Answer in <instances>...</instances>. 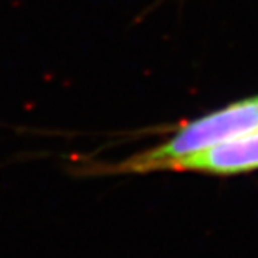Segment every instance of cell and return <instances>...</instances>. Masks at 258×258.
I'll return each instance as SVG.
<instances>
[{
	"mask_svg": "<svg viewBox=\"0 0 258 258\" xmlns=\"http://www.w3.org/2000/svg\"><path fill=\"white\" fill-rule=\"evenodd\" d=\"M179 171L235 176L258 170V129L223 142L177 165Z\"/></svg>",
	"mask_w": 258,
	"mask_h": 258,
	"instance_id": "7a4b0ae2",
	"label": "cell"
},
{
	"mask_svg": "<svg viewBox=\"0 0 258 258\" xmlns=\"http://www.w3.org/2000/svg\"><path fill=\"white\" fill-rule=\"evenodd\" d=\"M256 129L258 97L235 101L215 112L188 121L179 127L167 142L129 157L115 170L126 173L176 170L183 160Z\"/></svg>",
	"mask_w": 258,
	"mask_h": 258,
	"instance_id": "6da1fadb",
	"label": "cell"
}]
</instances>
